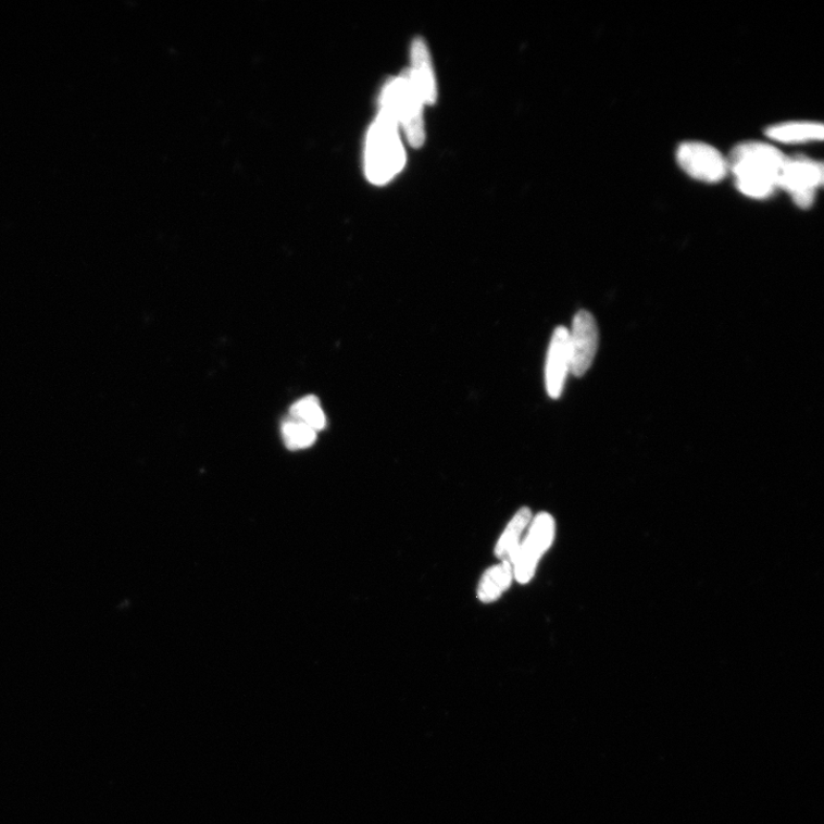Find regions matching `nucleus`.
<instances>
[{
  "label": "nucleus",
  "mask_w": 824,
  "mask_h": 824,
  "mask_svg": "<svg viewBox=\"0 0 824 824\" xmlns=\"http://www.w3.org/2000/svg\"><path fill=\"white\" fill-rule=\"evenodd\" d=\"M787 157L770 143L748 141L737 145L727 159L736 188L746 197L764 200L777 189Z\"/></svg>",
  "instance_id": "obj_1"
},
{
  "label": "nucleus",
  "mask_w": 824,
  "mask_h": 824,
  "mask_svg": "<svg viewBox=\"0 0 824 824\" xmlns=\"http://www.w3.org/2000/svg\"><path fill=\"white\" fill-rule=\"evenodd\" d=\"M405 163L404 148L399 135V125L379 110L374 124L369 128L364 151V168L369 182L385 185L400 173Z\"/></svg>",
  "instance_id": "obj_2"
},
{
  "label": "nucleus",
  "mask_w": 824,
  "mask_h": 824,
  "mask_svg": "<svg viewBox=\"0 0 824 824\" xmlns=\"http://www.w3.org/2000/svg\"><path fill=\"white\" fill-rule=\"evenodd\" d=\"M424 103L412 84L408 71L386 83L379 99V110L401 126L408 142L415 148L425 141Z\"/></svg>",
  "instance_id": "obj_3"
},
{
  "label": "nucleus",
  "mask_w": 824,
  "mask_h": 824,
  "mask_svg": "<svg viewBox=\"0 0 824 824\" xmlns=\"http://www.w3.org/2000/svg\"><path fill=\"white\" fill-rule=\"evenodd\" d=\"M823 165L804 157L787 158L777 183V188L790 193L795 204L808 210L814 201L817 188L823 184Z\"/></svg>",
  "instance_id": "obj_4"
},
{
  "label": "nucleus",
  "mask_w": 824,
  "mask_h": 824,
  "mask_svg": "<svg viewBox=\"0 0 824 824\" xmlns=\"http://www.w3.org/2000/svg\"><path fill=\"white\" fill-rule=\"evenodd\" d=\"M554 532L555 524L550 514L540 513L534 519L512 561L513 575L519 583L526 584L534 577L539 559L552 545Z\"/></svg>",
  "instance_id": "obj_5"
},
{
  "label": "nucleus",
  "mask_w": 824,
  "mask_h": 824,
  "mask_svg": "<svg viewBox=\"0 0 824 824\" xmlns=\"http://www.w3.org/2000/svg\"><path fill=\"white\" fill-rule=\"evenodd\" d=\"M677 161L689 177L708 184L722 182L729 171L727 159L721 151L699 141L682 143Z\"/></svg>",
  "instance_id": "obj_6"
},
{
  "label": "nucleus",
  "mask_w": 824,
  "mask_h": 824,
  "mask_svg": "<svg viewBox=\"0 0 824 824\" xmlns=\"http://www.w3.org/2000/svg\"><path fill=\"white\" fill-rule=\"evenodd\" d=\"M571 373L582 377L592 366L599 347V329L595 316L588 311H579L569 330Z\"/></svg>",
  "instance_id": "obj_7"
},
{
  "label": "nucleus",
  "mask_w": 824,
  "mask_h": 824,
  "mask_svg": "<svg viewBox=\"0 0 824 824\" xmlns=\"http://www.w3.org/2000/svg\"><path fill=\"white\" fill-rule=\"evenodd\" d=\"M570 373L569 329L559 327L552 335L546 364V386L550 398L557 400L561 397Z\"/></svg>",
  "instance_id": "obj_8"
},
{
  "label": "nucleus",
  "mask_w": 824,
  "mask_h": 824,
  "mask_svg": "<svg viewBox=\"0 0 824 824\" xmlns=\"http://www.w3.org/2000/svg\"><path fill=\"white\" fill-rule=\"evenodd\" d=\"M408 73L423 103L428 105L436 103L438 98L437 80L435 72H433L427 46L422 38L412 42L411 70Z\"/></svg>",
  "instance_id": "obj_9"
},
{
  "label": "nucleus",
  "mask_w": 824,
  "mask_h": 824,
  "mask_svg": "<svg viewBox=\"0 0 824 824\" xmlns=\"http://www.w3.org/2000/svg\"><path fill=\"white\" fill-rule=\"evenodd\" d=\"M766 136L781 143H806L823 139V125L816 122H787L770 126Z\"/></svg>",
  "instance_id": "obj_10"
},
{
  "label": "nucleus",
  "mask_w": 824,
  "mask_h": 824,
  "mask_svg": "<svg viewBox=\"0 0 824 824\" xmlns=\"http://www.w3.org/2000/svg\"><path fill=\"white\" fill-rule=\"evenodd\" d=\"M530 520L532 511L528 508L519 510L500 540H498L495 549L498 559L512 563L520 546H522V537L530 524Z\"/></svg>",
  "instance_id": "obj_11"
},
{
  "label": "nucleus",
  "mask_w": 824,
  "mask_h": 824,
  "mask_svg": "<svg viewBox=\"0 0 824 824\" xmlns=\"http://www.w3.org/2000/svg\"><path fill=\"white\" fill-rule=\"evenodd\" d=\"M513 577V567L510 562L502 561L500 565L489 569L479 584V599L486 603L497 600L511 587Z\"/></svg>",
  "instance_id": "obj_12"
},
{
  "label": "nucleus",
  "mask_w": 824,
  "mask_h": 824,
  "mask_svg": "<svg viewBox=\"0 0 824 824\" xmlns=\"http://www.w3.org/2000/svg\"><path fill=\"white\" fill-rule=\"evenodd\" d=\"M290 419L301 422L320 432L327 426V417L321 407L319 399L309 396L295 402L290 408Z\"/></svg>",
  "instance_id": "obj_13"
},
{
  "label": "nucleus",
  "mask_w": 824,
  "mask_h": 824,
  "mask_svg": "<svg viewBox=\"0 0 824 824\" xmlns=\"http://www.w3.org/2000/svg\"><path fill=\"white\" fill-rule=\"evenodd\" d=\"M282 436L290 450L312 447L317 438V432L296 420L289 419L282 425Z\"/></svg>",
  "instance_id": "obj_14"
}]
</instances>
